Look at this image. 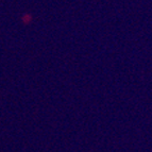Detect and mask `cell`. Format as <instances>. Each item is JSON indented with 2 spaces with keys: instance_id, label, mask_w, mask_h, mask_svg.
<instances>
[{
  "instance_id": "obj_1",
  "label": "cell",
  "mask_w": 152,
  "mask_h": 152,
  "mask_svg": "<svg viewBox=\"0 0 152 152\" xmlns=\"http://www.w3.org/2000/svg\"><path fill=\"white\" fill-rule=\"evenodd\" d=\"M32 20H33L32 14H31V13H28V12L23 14L20 17V21L23 23V25H25V26L30 25V23H32Z\"/></svg>"
}]
</instances>
